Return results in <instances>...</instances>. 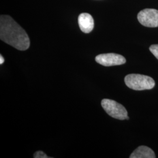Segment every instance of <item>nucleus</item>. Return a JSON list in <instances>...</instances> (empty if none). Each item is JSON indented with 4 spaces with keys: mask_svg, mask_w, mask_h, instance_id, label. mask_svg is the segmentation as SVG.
I'll return each mask as SVG.
<instances>
[{
    "mask_svg": "<svg viewBox=\"0 0 158 158\" xmlns=\"http://www.w3.org/2000/svg\"><path fill=\"white\" fill-rule=\"evenodd\" d=\"M102 106L108 114L114 118L120 120L129 119L125 108L118 102L110 99H103Z\"/></svg>",
    "mask_w": 158,
    "mask_h": 158,
    "instance_id": "7ed1b4c3",
    "label": "nucleus"
},
{
    "mask_svg": "<svg viewBox=\"0 0 158 158\" xmlns=\"http://www.w3.org/2000/svg\"><path fill=\"white\" fill-rule=\"evenodd\" d=\"M124 81L127 87L134 90H151L155 85L152 78L139 74H128L125 76Z\"/></svg>",
    "mask_w": 158,
    "mask_h": 158,
    "instance_id": "f03ea898",
    "label": "nucleus"
},
{
    "mask_svg": "<svg viewBox=\"0 0 158 158\" xmlns=\"http://www.w3.org/2000/svg\"><path fill=\"white\" fill-rule=\"evenodd\" d=\"M130 158H155L156 156L152 149L146 146L138 147L131 153Z\"/></svg>",
    "mask_w": 158,
    "mask_h": 158,
    "instance_id": "0eeeda50",
    "label": "nucleus"
},
{
    "mask_svg": "<svg viewBox=\"0 0 158 158\" xmlns=\"http://www.w3.org/2000/svg\"><path fill=\"white\" fill-rule=\"evenodd\" d=\"M149 50L158 60V45H152L149 48Z\"/></svg>",
    "mask_w": 158,
    "mask_h": 158,
    "instance_id": "6e6552de",
    "label": "nucleus"
},
{
    "mask_svg": "<svg viewBox=\"0 0 158 158\" xmlns=\"http://www.w3.org/2000/svg\"><path fill=\"white\" fill-rule=\"evenodd\" d=\"M95 59L96 62L106 67L121 65L126 62V59L123 56L113 53L100 54L97 55Z\"/></svg>",
    "mask_w": 158,
    "mask_h": 158,
    "instance_id": "39448f33",
    "label": "nucleus"
},
{
    "mask_svg": "<svg viewBox=\"0 0 158 158\" xmlns=\"http://www.w3.org/2000/svg\"><path fill=\"white\" fill-rule=\"evenodd\" d=\"M34 158H49L50 157L48 156L45 153L42 151H37L35 153L34 155Z\"/></svg>",
    "mask_w": 158,
    "mask_h": 158,
    "instance_id": "1a4fd4ad",
    "label": "nucleus"
},
{
    "mask_svg": "<svg viewBox=\"0 0 158 158\" xmlns=\"http://www.w3.org/2000/svg\"><path fill=\"white\" fill-rule=\"evenodd\" d=\"M4 62V57L2 56V55H1L0 56V64H3Z\"/></svg>",
    "mask_w": 158,
    "mask_h": 158,
    "instance_id": "9d476101",
    "label": "nucleus"
},
{
    "mask_svg": "<svg viewBox=\"0 0 158 158\" xmlns=\"http://www.w3.org/2000/svg\"><path fill=\"white\" fill-rule=\"evenodd\" d=\"M78 23L80 30L85 34L91 32L94 28V19L90 14L81 13L79 15Z\"/></svg>",
    "mask_w": 158,
    "mask_h": 158,
    "instance_id": "423d86ee",
    "label": "nucleus"
},
{
    "mask_svg": "<svg viewBox=\"0 0 158 158\" xmlns=\"http://www.w3.org/2000/svg\"><path fill=\"white\" fill-rule=\"evenodd\" d=\"M138 20L141 24L149 28L158 27V10L155 9H144L138 14Z\"/></svg>",
    "mask_w": 158,
    "mask_h": 158,
    "instance_id": "20e7f679",
    "label": "nucleus"
},
{
    "mask_svg": "<svg viewBox=\"0 0 158 158\" xmlns=\"http://www.w3.org/2000/svg\"><path fill=\"white\" fill-rule=\"evenodd\" d=\"M0 39L19 51H26L30 46L29 38L25 31L7 15L0 17Z\"/></svg>",
    "mask_w": 158,
    "mask_h": 158,
    "instance_id": "f257e3e1",
    "label": "nucleus"
}]
</instances>
